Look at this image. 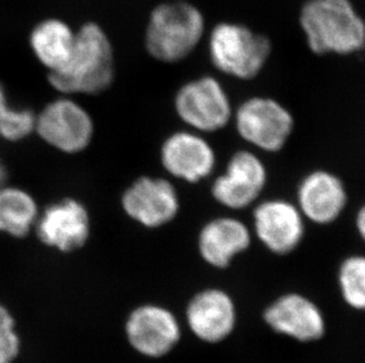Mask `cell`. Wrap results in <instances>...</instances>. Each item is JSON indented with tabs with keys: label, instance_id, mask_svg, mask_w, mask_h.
Segmentation results:
<instances>
[{
	"label": "cell",
	"instance_id": "1",
	"mask_svg": "<svg viewBox=\"0 0 365 363\" xmlns=\"http://www.w3.org/2000/svg\"><path fill=\"white\" fill-rule=\"evenodd\" d=\"M298 24L317 56H351L365 48V19L352 0H305Z\"/></svg>",
	"mask_w": 365,
	"mask_h": 363
},
{
	"label": "cell",
	"instance_id": "11",
	"mask_svg": "<svg viewBox=\"0 0 365 363\" xmlns=\"http://www.w3.org/2000/svg\"><path fill=\"white\" fill-rule=\"evenodd\" d=\"M90 216L86 206L75 199L52 203L39 214L35 229L39 240L61 253L80 249L90 236Z\"/></svg>",
	"mask_w": 365,
	"mask_h": 363
},
{
	"label": "cell",
	"instance_id": "6",
	"mask_svg": "<svg viewBox=\"0 0 365 363\" xmlns=\"http://www.w3.org/2000/svg\"><path fill=\"white\" fill-rule=\"evenodd\" d=\"M35 130L46 144L66 154H77L91 143L93 122L80 103L63 96L36 116Z\"/></svg>",
	"mask_w": 365,
	"mask_h": 363
},
{
	"label": "cell",
	"instance_id": "16",
	"mask_svg": "<svg viewBox=\"0 0 365 363\" xmlns=\"http://www.w3.org/2000/svg\"><path fill=\"white\" fill-rule=\"evenodd\" d=\"M346 199L341 179L327 172H314L307 176L298 190L300 213L317 224L336 221L344 210Z\"/></svg>",
	"mask_w": 365,
	"mask_h": 363
},
{
	"label": "cell",
	"instance_id": "9",
	"mask_svg": "<svg viewBox=\"0 0 365 363\" xmlns=\"http://www.w3.org/2000/svg\"><path fill=\"white\" fill-rule=\"evenodd\" d=\"M262 319L272 332L300 343L317 342L327 334V321L310 298L297 293L282 295L264 310Z\"/></svg>",
	"mask_w": 365,
	"mask_h": 363
},
{
	"label": "cell",
	"instance_id": "22",
	"mask_svg": "<svg viewBox=\"0 0 365 363\" xmlns=\"http://www.w3.org/2000/svg\"><path fill=\"white\" fill-rule=\"evenodd\" d=\"M23 341L17 321L6 305L0 303V363H16L21 357Z\"/></svg>",
	"mask_w": 365,
	"mask_h": 363
},
{
	"label": "cell",
	"instance_id": "13",
	"mask_svg": "<svg viewBox=\"0 0 365 363\" xmlns=\"http://www.w3.org/2000/svg\"><path fill=\"white\" fill-rule=\"evenodd\" d=\"M267 181L265 165L250 151L235 152L224 175L212 185V195L230 209H244L262 194Z\"/></svg>",
	"mask_w": 365,
	"mask_h": 363
},
{
	"label": "cell",
	"instance_id": "18",
	"mask_svg": "<svg viewBox=\"0 0 365 363\" xmlns=\"http://www.w3.org/2000/svg\"><path fill=\"white\" fill-rule=\"evenodd\" d=\"M251 244V233L242 221L231 217L213 219L199 235V251L205 262L215 268H226L235 256Z\"/></svg>",
	"mask_w": 365,
	"mask_h": 363
},
{
	"label": "cell",
	"instance_id": "3",
	"mask_svg": "<svg viewBox=\"0 0 365 363\" xmlns=\"http://www.w3.org/2000/svg\"><path fill=\"white\" fill-rule=\"evenodd\" d=\"M48 83L63 96L103 93L115 78L114 48L102 25L86 21L77 28L76 45L69 64L48 73Z\"/></svg>",
	"mask_w": 365,
	"mask_h": 363
},
{
	"label": "cell",
	"instance_id": "24",
	"mask_svg": "<svg viewBox=\"0 0 365 363\" xmlns=\"http://www.w3.org/2000/svg\"><path fill=\"white\" fill-rule=\"evenodd\" d=\"M6 167H5V164H4L3 161L0 159V186H1V185H4V183H5V181H6Z\"/></svg>",
	"mask_w": 365,
	"mask_h": 363
},
{
	"label": "cell",
	"instance_id": "4",
	"mask_svg": "<svg viewBox=\"0 0 365 363\" xmlns=\"http://www.w3.org/2000/svg\"><path fill=\"white\" fill-rule=\"evenodd\" d=\"M206 41L214 68L242 80L260 75L272 55L271 39L242 21H219L208 28Z\"/></svg>",
	"mask_w": 365,
	"mask_h": 363
},
{
	"label": "cell",
	"instance_id": "23",
	"mask_svg": "<svg viewBox=\"0 0 365 363\" xmlns=\"http://www.w3.org/2000/svg\"><path fill=\"white\" fill-rule=\"evenodd\" d=\"M356 224H357V230H359V235L362 237L363 241L365 242V206L359 210L357 219H356Z\"/></svg>",
	"mask_w": 365,
	"mask_h": 363
},
{
	"label": "cell",
	"instance_id": "14",
	"mask_svg": "<svg viewBox=\"0 0 365 363\" xmlns=\"http://www.w3.org/2000/svg\"><path fill=\"white\" fill-rule=\"evenodd\" d=\"M253 217L255 235L274 254H289L303 240V214L289 202L273 199L260 203Z\"/></svg>",
	"mask_w": 365,
	"mask_h": 363
},
{
	"label": "cell",
	"instance_id": "21",
	"mask_svg": "<svg viewBox=\"0 0 365 363\" xmlns=\"http://www.w3.org/2000/svg\"><path fill=\"white\" fill-rule=\"evenodd\" d=\"M36 129V115L31 110L14 107L0 83V138L18 142L29 137Z\"/></svg>",
	"mask_w": 365,
	"mask_h": 363
},
{
	"label": "cell",
	"instance_id": "15",
	"mask_svg": "<svg viewBox=\"0 0 365 363\" xmlns=\"http://www.w3.org/2000/svg\"><path fill=\"white\" fill-rule=\"evenodd\" d=\"M163 168L176 179L197 183L215 167V152L199 135L180 131L169 136L161 147Z\"/></svg>",
	"mask_w": 365,
	"mask_h": 363
},
{
	"label": "cell",
	"instance_id": "12",
	"mask_svg": "<svg viewBox=\"0 0 365 363\" xmlns=\"http://www.w3.org/2000/svg\"><path fill=\"white\" fill-rule=\"evenodd\" d=\"M124 213L145 228H159L179 213V195L167 179L141 177L122 196Z\"/></svg>",
	"mask_w": 365,
	"mask_h": 363
},
{
	"label": "cell",
	"instance_id": "2",
	"mask_svg": "<svg viewBox=\"0 0 365 363\" xmlns=\"http://www.w3.org/2000/svg\"><path fill=\"white\" fill-rule=\"evenodd\" d=\"M206 16L190 0H165L153 7L145 28V48L149 56L165 64L188 58L203 41Z\"/></svg>",
	"mask_w": 365,
	"mask_h": 363
},
{
	"label": "cell",
	"instance_id": "8",
	"mask_svg": "<svg viewBox=\"0 0 365 363\" xmlns=\"http://www.w3.org/2000/svg\"><path fill=\"white\" fill-rule=\"evenodd\" d=\"M240 137L260 150H282L293 130V117L284 105L267 97H253L235 113Z\"/></svg>",
	"mask_w": 365,
	"mask_h": 363
},
{
	"label": "cell",
	"instance_id": "20",
	"mask_svg": "<svg viewBox=\"0 0 365 363\" xmlns=\"http://www.w3.org/2000/svg\"><path fill=\"white\" fill-rule=\"evenodd\" d=\"M338 283L345 303L357 312H365V256L356 255L343 261Z\"/></svg>",
	"mask_w": 365,
	"mask_h": 363
},
{
	"label": "cell",
	"instance_id": "17",
	"mask_svg": "<svg viewBox=\"0 0 365 363\" xmlns=\"http://www.w3.org/2000/svg\"><path fill=\"white\" fill-rule=\"evenodd\" d=\"M77 28L59 17H46L36 23L29 35V46L48 73L62 71L73 57Z\"/></svg>",
	"mask_w": 365,
	"mask_h": 363
},
{
	"label": "cell",
	"instance_id": "7",
	"mask_svg": "<svg viewBox=\"0 0 365 363\" xmlns=\"http://www.w3.org/2000/svg\"><path fill=\"white\" fill-rule=\"evenodd\" d=\"M175 109L187 125L201 132L220 130L232 117L227 93L213 75H202L181 86L176 93Z\"/></svg>",
	"mask_w": 365,
	"mask_h": 363
},
{
	"label": "cell",
	"instance_id": "10",
	"mask_svg": "<svg viewBox=\"0 0 365 363\" xmlns=\"http://www.w3.org/2000/svg\"><path fill=\"white\" fill-rule=\"evenodd\" d=\"M186 322L190 332L201 342L217 344L235 332L238 312L228 293L222 289H203L188 302Z\"/></svg>",
	"mask_w": 365,
	"mask_h": 363
},
{
	"label": "cell",
	"instance_id": "5",
	"mask_svg": "<svg viewBox=\"0 0 365 363\" xmlns=\"http://www.w3.org/2000/svg\"><path fill=\"white\" fill-rule=\"evenodd\" d=\"M124 337L140 357L160 360L179 346L182 328L170 309L156 303H145L128 314L124 321Z\"/></svg>",
	"mask_w": 365,
	"mask_h": 363
},
{
	"label": "cell",
	"instance_id": "19",
	"mask_svg": "<svg viewBox=\"0 0 365 363\" xmlns=\"http://www.w3.org/2000/svg\"><path fill=\"white\" fill-rule=\"evenodd\" d=\"M39 211L28 191L16 186H0V233L24 237L36 226Z\"/></svg>",
	"mask_w": 365,
	"mask_h": 363
}]
</instances>
